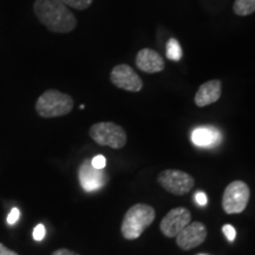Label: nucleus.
Segmentation results:
<instances>
[{
	"label": "nucleus",
	"mask_w": 255,
	"mask_h": 255,
	"mask_svg": "<svg viewBox=\"0 0 255 255\" xmlns=\"http://www.w3.org/2000/svg\"><path fill=\"white\" fill-rule=\"evenodd\" d=\"M33 11L38 20L51 32L69 33L77 26L75 14L60 0H36Z\"/></svg>",
	"instance_id": "obj_1"
},
{
	"label": "nucleus",
	"mask_w": 255,
	"mask_h": 255,
	"mask_svg": "<svg viewBox=\"0 0 255 255\" xmlns=\"http://www.w3.org/2000/svg\"><path fill=\"white\" fill-rule=\"evenodd\" d=\"M155 220V209L149 205L137 203L124 215L122 227V235L127 240H135L141 237Z\"/></svg>",
	"instance_id": "obj_2"
},
{
	"label": "nucleus",
	"mask_w": 255,
	"mask_h": 255,
	"mask_svg": "<svg viewBox=\"0 0 255 255\" xmlns=\"http://www.w3.org/2000/svg\"><path fill=\"white\" fill-rule=\"evenodd\" d=\"M73 109V100L68 94L55 89L46 90L37 100L36 111L43 119L66 116Z\"/></svg>",
	"instance_id": "obj_3"
},
{
	"label": "nucleus",
	"mask_w": 255,
	"mask_h": 255,
	"mask_svg": "<svg viewBox=\"0 0 255 255\" xmlns=\"http://www.w3.org/2000/svg\"><path fill=\"white\" fill-rule=\"evenodd\" d=\"M89 135L97 144L121 149L127 144L126 130L113 122L96 123L89 130Z\"/></svg>",
	"instance_id": "obj_4"
},
{
	"label": "nucleus",
	"mask_w": 255,
	"mask_h": 255,
	"mask_svg": "<svg viewBox=\"0 0 255 255\" xmlns=\"http://www.w3.org/2000/svg\"><path fill=\"white\" fill-rule=\"evenodd\" d=\"M250 187L242 181L228 184L222 196V207L227 214H240L246 209L250 201Z\"/></svg>",
	"instance_id": "obj_5"
},
{
	"label": "nucleus",
	"mask_w": 255,
	"mask_h": 255,
	"mask_svg": "<svg viewBox=\"0 0 255 255\" xmlns=\"http://www.w3.org/2000/svg\"><path fill=\"white\" fill-rule=\"evenodd\" d=\"M157 181L163 189L177 196L186 195L195 184V180L191 175L176 169H167L159 173Z\"/></svg>",
	"instance_id": "obj_6"
},
{
	"label": "nucleus",
	"mask_w": 255,
	"mask_h": 255,
	"mask_svg": "<svg viewBox=\"0 0 255 255\" xmlns=\"http://www.w3.org/2000/svg\"><path fill=\"white\" fill-rule=\"evenodd\" d=\"M110 81L115 87L126 91L138 92L142 90L143 82L131 66L127 64H120L113 69L110 73Z\"/></svg>",
	"instance_id": "obj_7"
},
{
	"label": "nucleus",
	"mask_w": 255,
	"mask_h": 255,
	"mask_svg": "<svg viewBox=\"0 0 255 255\" xmlns=\"http://www.w3.org/2000/svg\"><path fill=\"white\" fill-rule=\"evenodd\" d=\"M191 221L190 212L184 207H177L168 213L161 221L159 228L167 238H176Z\"/></svg>",
	"instance_id": "obj_8"
},
{
	"label": "nucleus",
	"mask_w": 255,
	"mask_h": 255,
	"mask_svg": "<svg viewBox=\"0 0 255 255\" xmlns=\"http://www.w3.org/2000/svg\"><path fill=\"white\" fill-rule=\"evenodd\" d=\"M79 183L83 189L88 193L100 190L108 182V177L103 169H96L92 167L90 159H85L78 170Z\"/></svg>",
	"instance_id": "obj_9"
},
{
	"label": "nucleus",
	"mask_w": 255,
	"mask_h": 255,
	"mask_svg": "<svg viewBox=\"0 0 255 255\" xmlns=\"http://www.w3.org/2000/svg\"><path fill=\"white\" fill-rule=\"evenodd\" d=\"M207 238V228L201 222H191L186 226L176 237L177 246L183 251L193 250L203 244Z\"/></svg>",
	"instance_id": "obj_10"
},
{
	"label": "nucleus",
	"mask_w": 255,
	"mask_h": 255,
	"mask_svg": "<svg viewBox=\"0 0 255 255\" xmlns=\"http://www.w3.org/2000/svg\"><path fill=\"white\" fill-rule=\"evenodd\" d=\"M136 66L145 73H157L163 71L165 64L157 51L152 49H142L137 52L135 58Z\"/></svg>",
	"instance_id": "obj_11"
},
{
	"label": "nucleus",
	"mask_w": 255,
	"mask_h": 255,
	"mask_svg": "<svg viewBox=\"0 0 255 255\" xmlns=\"http://www.w3.org/2000/svg\"><path fill=\"white\" fill-rule=\"evenodd\" d=\"M222 91V83L219 79H213V81H208L203 83L202 85L197 90L195 98V104L197 107L203 108L207 105H210L215 102H218L221 97Z\"/></svg>",
	"instance_id": "obj_12"
},
{
	"label": "nucleus",
	"mask_w": 255,
	"mask_h": 255,
	"mask_svg": "<svg viewBox=\"0 0 255 255\" xmlns=\"http://www.w3.org/2000/svg\"><path fill=\"white\" fill-rule=\"evenodd\" d=\"M191 141L197 146L213 148L221 142V133L214 127H200L191 132Z\"/></svg>",
	"instance_id": "obj_13"
},
{
	"label": "nucleus",
	"mask_w": 255,
	"mask_h": 255,
	"mask_svg": "<svg viewBox=\"0 0 255 255\" xmlns=\"http://www.w3.org/2000/svg\"><path fill=\"white\" fill-rule=\"evenodd\" d=\"M233 11L240 17H246L255 12V0H235Z\"/></svg>",
	"instance_id": "obj_14"
},
{
	"label": "nucleus",
	"mask_w": 255,
	"mask_h": 255,
	"mask_svg": "<svg viewBox=\"0 0 255 255\" xmlns=\"http://www.w3.org/2000/svg\"><path fill=\"white\" fill-rule=\"evenodd\" d=\"M165 52H167L168 59L175 60V62L181 60L183 55L180 43H178L175 38H170V39L167 41V45H165Z\"/></svg>",
	"instance_id": "obj_15"
},
{
	"label": "nucleus",
	"mask_w": 255,
	"mask_h": 255,
	"mask_svg": "<svg viewBox=\"0 0 255 255\" xmlns=\"http://www.w3.org/2000/svg\"><path fill=\"white\" fill-rule=\"evenodd\" d=\"M64 5H66L68 7L76 8V9H87L90 7L92 1L94 0H60Z\"/></svg>",
	"instance_id": "obj_16"
},
{
	"label": "nucleus",
	"mask_w": 255,
	"mask_h": 255,
	"mask_svg": "<svg viewBox=\"0 0 255 255\" xmlns=\"http://www.w3.org/2000/svg\"><path fill=\"white\" fill-rule=\"evenodd\" d=\"M91 164L96 169H104L107 165V158L103 155H97L91 159Z\"/></svg>",
	"instance_id": "obj_17"
},
{
	"label": "nucleus",
	"mask_w": 255,
	"mask_h": 255,
	"mask_svg": "<svg viewBox=\"0 0 255 255\" xmlns=\"http://www.w3.org/2000/svg\"><path fill=\"white\" fill-rule=\"evenodd\" d=\"M45 234H46V231H45V227H44L43 225H38L34 227L33 229V239L36 241H41L44 238H45Z\"/></svg>",
	"instance_id": "obj_18"
},
{
	"label": "nucleus",
	"mask_w": 255,
	"mask_h": 255,
	"mask_svg": "<svg viewBox=\"0 0 255 255\" xmlns=\"http://www.w3.org/2000/svg\"><path fill=\"white\" fill-rule=\"evenodd\" d=\"M222 232L229 241H234L235 240V237H237V232H235V228L233 227V226L225 225L222 227Z\"/></svg>",
	"instance_id": "obj_19"
},
{
	"label": "nucleus",
	"mask_w": 255,
	"mask_h": 255,
	"mask_svg": "<svg viewBox=\"0 0 255 255\" xmlns=\"http://www.w3.org/2000/svg\"><path fill=\"white\" fill-rule=\"evenodd\" d=\"M20 218V210L17 207H14V208H12L11 212H9V214L7 216V222L8 225H14V223H17V221Z\"/></svg>",
	"instance_id": "obj_20"
},
{
	"label": "nucleus",
	"mask_w": 255,
	"mask_h": 255,
	"mask_svg": "<svg viewBox=\"0 0 255 255\" xmlns=\"http://www.w3.org/2000/svg\"><path fill=\"white\" fill-rule=\"evenodd\" d=\"M195 200H196V202L199 203L200 206H206L207 202H208V199H207L206 194L205 193H201V191H199V193H196Z\"/></svg>",
	"instance_id": "obj_21"
},
{
	"label": "nucleus",
	"mask_w": 255,
	"mask_h": 255,
	"mask_svg": "<svg viewBox=\"0 0 255 255\" xmlns=\"http://www.w3.org/2000/svg\"><path fill=\"white\" fill-rule=\"evenodd\" d=\"M51 255H79V254L76 253V252H73V251L66 250V248H60V250H57L53 252Z\"/></svg>",
	"instance_id": "obj_22"
},
{
	"label": "nucleus",
	"mask_w": 255,
	"mask_h": 255,
	"mask_svg": "<svg viewBox=\"0 0 255 255\" xmlns=\"http://www.w3.org/2000/svg\"><path fill=\"white\" fill-rule=\"evenodd\" d=\"M0 255H19V254L15 253L14 251H11L8 250V248H6L4 245L0 242Z\"/></svg>",
	"instance_id": "obj_23"
}]
</instances>
